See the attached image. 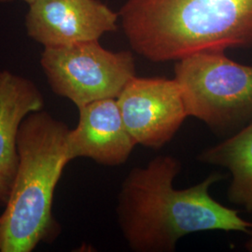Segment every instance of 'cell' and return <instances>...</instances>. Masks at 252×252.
I'll return each instance as SVG.
<instances>
[{
  "label": "cell",
  "instance_id": "1",
  "mask_svg": "<svg viewBox=\"0 0 252 252\" xmlns=\"http://www.w3.org/2000/svg\"><path fill=\"white\" fill-rule=\"evenodd\" d=\"M182 168L172 155H159L133 168L118 195V223L131 251L172 252L188 234L209 231L250 234L252 222L213 198L211 186L223 179L211 173L198 184L174 187Z\"/></svg>",
  "mask_w": 252,
  "mask_h": 252
},
{
  "label": "cell",
  "instance_id": "2",
  "mask_svg": "<svg viewBox=\"0 0 252 252\" xmlns=\"http://www.w3.org/2000/svg\"><path fill=\"white\" fill-rule=\"evenodd\" d=\"M120 15L132 49L152 62L252 46V0H127Z\"/></svg>",
  "mask_w": 252,
  "mask_h": 252
},
{
  "label": "cell",
  "instance_id": "3",
  "mask_svg": "<svg viewBox=\"0 0 252 252\" xmlns=\"http://www.w3.org/2000/svg\"><path fill=\"white\" fill-rule=\"evenodd\" d=\"M69 128L41 110L24 119L17 136L19 163L5 211L1 252H31L41 242H53L60 225L53 215L54 190L67 155Z\"/></svg>",
  "mask_w": 252,
  "mask_h": 252
},
{
  "label": "cell",
  "instance_id": "4",
  "mask_svg": "<svg viewBox=\"0 0 252 252\" xmlns=\"http://www.w3.org/2000/svg\"><path fill=\"white\" fill-rule=\"evenodd\" d=\"M179 83L188 116L223 133L252 119V66L224 52L191 54L177 61Z\"/></svg>",
  "mask_w": 252,
  "mask_h": 252
},
{
  "label": "cell",
  "instance_id": "5",
  "mask_svg": "<svg viewBox=\"0 0 252 252\" xmlns=\"http://www.w3.org/2000/svg\"><path fill=\"white\" fill-rule=\"evenodd\" d=\"M40 64L54 94L77 108L107 98H117L135 76L130 52H111L98 40L44 48Z\"/></svg>",
  "mask_w": 252,
  "mask_h": 252
},
{
  "label": "cell",
  "instance_id": "6",
  "mask_svg": "<svg viewBox=\"0 0 252 252\" xmlns=\"http://www.w3.org/2000/svg\"><path fill=\"white\" fill-rule=\"evenodd\" d=\"M127 130L137 145L154 150L169 143L188 116L175 79L135 76L117 97Z\"/></svg>",
  "mask_w": 252,
  "mask_h": 252
},
{
  "label": "cell",
  "instance_id": "7",
  "mask_svg": "<svg viewBox=\"0 0 252 252\" xmlns=\"http://www.w3.org/2000/svg\"><path fill=\"white\" fill-rule=\"evenodd\" d=\"M118 14L98 0H36L29 4L27 34L44 48L98 40L117 29Z\"/></svg>",
  "mask_w": 252,
  "mask_h": 252
},
{
  "label": "cell",
  "instance_id": "8",
  "mask_svg": "<svg viewBox=\"0 0 252 252\" xmlns=\"http://www.w3.org/2000/svg\"><path fill=\"white\" fill-rule=\"evenodd\" d=\"M78 109V126L67 135L69 160L89 158L106 166L125 163L137 144L126 128L117 98L94 101Z\"/></svg>",
  "mask_w": 252,
  "mask_h": 252
},
{
  "label": "cell",
  "instance_id": "9",
  "mask_svg": "<svg viewBox=\"0 0 252 252\" xmlns=\"http://www.w3.org/2000/svg\"><path fill=\"white\" fill-rule=\"evenodd\" d=\"M43 106V96L34 82L0 70V206L7 205L16 177L20 126L29 113Z\"/></svg>",
  "mask_w": 252,
  "mask_h": 252
},
{
  "label": "cell",
  "instance_id": "10",
  "mask_svg": "<svg viewBox=\"0 0 252 252\" xmlns=\"http://www.w3.org/2000/svg\"><path fill=\"white\" fill-rule=\"evenodd\" d=\"M197 160L226 168L232 177L229 201L252 213V119L231 137L203 151Z\"/></svg>",
  "mask_w": 252,
  "mask_h": 252
},
{
  "label": "cell",
  "instance_id": "11",
  "mask_svg": "<svg viewBox=\"0 0 252 252\" xmlns=\"http://www.w3.org/2000/svg\"><path fill=\"white\" fill-rule=\"evenodd\" d=\"M250 238L248 240V242L246 244V249L249 251V252H252V229L250 232Z\"/></svg>",
  "mask_w": 252,
  "mask_h": 252
},
{
  "label": "cell",
  "instance_id": "12",
  "mask_svg": "<svg viewBox=\"0 0 252 252\" xmlns=\"http://www.w3.org/2000/svg\"><path fill=\"white\" fill-rule=\"evenodd\" d=\"M3 247V229H2V222L0 220V252L2 251Z\"/></svg>",
  "mask_w": 252,
  "mask_h": 252
},
{
  "label": "cell",
  "instance_id": "13",
  "mask_svg": "<svg viewBox=\"0 0 252 252\" xmlns=\"http://www.w3.org/2000/svg\"><path fill=\"white\" fill-rule=\"evenodd\" d=\"M10 1H17V0H0V2H10ZM21 1H25L29 5V4H31L33 2H35L36 0H21Z\"/></svg>",
  "mask_w": 252,
  "mask_h": 252
}]
</instances>
